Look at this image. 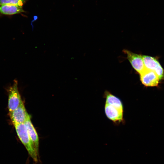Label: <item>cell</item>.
<instances>
[{"label":"cell","mask_w":164,"mask_h":164,"mask_svg":"<svg viewBox=\"0 0 164 164\" xmlns=\"http://www.w3.org/2000/svg\"><path fill=\"white\" fill-rule=\"evenodd\" d=\"M17 135L26 149L33 161L37 162L38 155L34 146L30 138L27 127L25 123L14 125Z\"/></svg>","instance_id":"1"},{"label":"cell","mask_w":164,"mask_h":164,"mask_svg":"<svg viewBox=\"0 0 164 164\" xmlns=\"http://www.w3.org/2000/svg\"><path fill=\"white\" fill-rule=\"evenodd\" d=\"M22 102L18 88L17 81L15 80L9 89L8 102L9 113L17 108Z\"/></svg>","instance_id":"2"},{"label":"cell","mask_w":164,"mask_h":164,"mask_svg":"<svg viewBox=\"0 0 164 164\" xmlns=\"http://www.w3.org/2000/svg\"><path fill=\"white\" fill-rule=\"evenodd\" d=\"M9 113L13 125L24 123L30 117L23 102L17 108Z\"/></svg>","instance_id":"3"},{"label":"cell","mask_w":164,"mask_h":164,"mask_svg":"<svg viewBox=\"0 0 164 164\" xmlns=\"http://www.w3.org/2000/svg\"><path fill=\"white\" fill-rule=\"evenodd\" d=\"M124 52L127 56V58L134 69L139 74L145 69L142 55L132 53L127 50H124Z\"/></svg>","instance_id":"4"},{"label":"cell","mask_w":164,"mask_h":164,"mask_svg":"<svg viewBox=\"0 0 164 164\" xmlns=\"http://www.w3.org/2000/svg\"><path fill=\"white\" fill-rule=\"evenodd\" d=\"M140 74L141 81L145 86L154 87L158 85L159 80L154 71L145 69Z\"/></svg>","instance_id":"5"},{"label":"cell","mask_w":164,"mask_h":164,"mask_svg":"<svg viewBox=\"0 0 164 164\" xmlns=\"http://www.w3.org/2000/svg\"><path fill=\"white\" fill-rule=\"evenodd\" d=\"M105 114L109 119L114 122L121 121L123 119V109L105 104Z\"/></svg>","instance_id":"6"},{"label":"cell","mask_w":164,"mask_h":164,"mask_svg":"<svg viewBox=\"0 0 164 164\" xmlns=\"http://www.w3.org/2000/svg\"><path fill=\"white\" fill-rule=\"evenodd\" d=\"M30 138L34 146L38 156H39V138L36 129L32 123L29 117L25 122Z\"/></svg>","instance_id":"7"},{"label":"cell","mask_w":164,"mask_h":164,"mask_svg":"<svg viewBox=\"0 0 164 164\" xmlns=\"http://www.w3.org/2000/svg\"><path fill=\"white\" fill-rule=\"evenodd\" d=\"M25 12L22 7L15 5H0V13L7 15H12Z\"/></svg>","instance_id":"8"},{"label":"cell","mask_w":164,"mask_h":164,"mask_svg":"<svg viewBox=\"0 0 164 164\" xmlns=\"http://www.w3.org/2000/svg\"><path fill=\"white\" fill-rule=\"evenodd\" d=\"M145 69L154 71L160 64L155 58L151 56L142 55Z\"/></svg>","instance_id":"9"},{"label":"cell","mask_w":164,"mask_h":164,"mask_svg":"<svg viewBox=\"0 0 164 164\" xmlns=\"http://www.w3.org/2000/svg\"><path fill=\"white\" fill-rule=\"evenodd\" d=\"M106 104L123 109L122 103L120 99L108 92L105 93Z\"/></svg>","instance_id":"10"},{"label":"cell","mask_w":164,"mask_h":164,"mask_svg":"<svg viewBox=\"0 0 164 164\" xmlns=\"http://www.w3.org/2000/svg\"><path fill=\"white\" fill-rule=\"evenodd\" d=\"M27 0H0V5H9L22 7Z\"/></svg>","instance_id":"11"},{"label":"cell","mask_w":164,"mask_h":164,"mask_svg":"<svg viewBox=\"0 0 164 164\" xmlns=\"http://www.w3.org/2000/svg\"><path fill=\"white\" fill-rule=\"evenodd\" d=\"M154 71L159 80L162 79L164 78V71L160 64L156 68Z\"/></svg>","instance_id":"12"}]
</instances>
